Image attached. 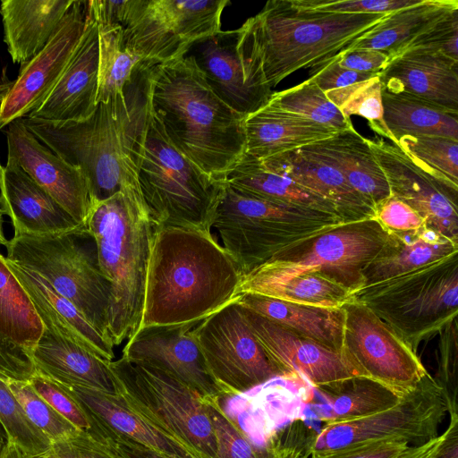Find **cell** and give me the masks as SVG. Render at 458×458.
I'll return each mask as SVG.
<instances>
[{
	"mask_svg": "<svg viewBox=\"0 0 458 458\" xmlns=\"http://www.w3.org/2000/svg\"><path fill=\"white\" fill-rule=\"evenodd\" d=\"M241 279L212 233L154 225L139 330L197 325L235 300Z\"/></svg>",
	"mask_w": 458,
	"mask_h": 458,
	"instance_id": "cell-1",
	"label": "cell"
},
{
	"mask_svg": "<svg viewBox=\"0 0 458 458\" xmlns=\"http://www.w3.org/2000/svg\"><path fill=\"white\" fill-rule=\"evenodd\" d=\"M145 93L172 144L224 181L245 153L244 115L209 88L191 55L145 69Z\"/></svg>",
	"mask_w": 458,
	"mask_h": 458,
	"instance_id": "cell-2",
	"label": "cell"
},
{
	"mask_svg": "<svg viewBox=\"0 0 458 458\" xmlns=\"http://www.w3.org/2000/svg\"><path fill=\"white\" fill-rule=\"evenodd\" d=\"M387 14L325 12L295 0H270L237 29L238 38L273 89L299 69H308L311 78L339 60Z\"/></svg>",
	"mask_w": 458,
	"mask_h": 458,
	"instance_id": "cell-3",
	"label": "cell"
},
{
	"mask_svg": "<svg viewBox=\"0 0 458 458\" xmlns=\"http://www.w3.org/2000/svg\"><path fill=\"white\" fill-rule=\"evenodd\" d=\"M131 140L140 190L154 225L211 233L225 180L207 174L172 144L149 105L144 80L135 99Z\"/></svg>",
	"mask_w": 458,
	"mask_h": 458,
	"instance_id": "cell-4",
	"label": "cell"
},
{
	"mask_svg": "<svg viewBox=\"0 0 458 458\" xmlns=\"http://www.w3.org/2000/svg\"><path fill=\"white\" fill-rule=\"evenodd\" d=\"M86 227L110 284L107 335L114 346L139 330L154 230L140 190H124L91 206Z\"/></svg>",
	"mask_w": 458,
	"mask_h": 458,
	"instance_id": "cell-5",
	"label": "cell"
},
{
	"mask_svg": "<svg viewBox=\"0 0 458 458\" xmlns=\"http://www.w3.org/2000/svg\"><path fill=\"white\" fill-rule=\"evenodd\" d=\"M136 93L137 78L124 97L98 103L94 113L80 122L20 119L38 140L82 172L91 206L122 191L140 190L131 153Z\"/></svg>",
	"mask_w": 458,
	"mask_h": 458,
	"instance_id": "cell-6",
	"label": "cell"
},
{
	"mask_svg": "<svg viewBox=\"0 0 458 458\" xmlns=\"http://www.w3.org/2000/svg\"><path fill=\"white\" fill-rule=\"evenodd\" d=\"M4 247L8 260L46 279L109 339L110 284L101 272L97 245L86 225L49 235L13 236Z\"/></svg>",
	"mask_w": 458,
	"mask_h": 458,
	"instance_id": "cell-7",
	"label": "cell"
},
{
	"mask_svg": "<svg viewBox=\"0 0 458 458\" xmlns=\"http://www.w3.org/2000/svg\"><path fill=\"white\" fill-rule=\"evenodd\" d=\"M109 367L115 392L130 409L200 458H218L202 396L165 372L123 356L110 361Z\"/></svg>",
	"mask_w": 458,
	"mask_h": 458,
	"instance_id": "cell-8",
	"label": "cell"
},
{
	"mask_svg": "<svg viewBox=\"0 0 458 458\" xmlns=\"http://www.w3.org/2000/svg\"><path fill=\"white\" fill-rule=\"evenodd\" d=\"M229 0L119 1L116 23L126 44L146 61L164 64L187 55L198 42L221 30Z\"/></svg>",
	"mask_w": 458,
	"mask_h": 458,
	"instance_id": "cell-9",
	"label": "cell"
},
{
	"mask_svg": "<svg viewBox=\"0 0 458 458\" xmlns=\"http://www.w3.org/2000/svg\"><path fill=\"white\" fill-rule=\"evenodd\" d=\"M192 332L220 398L238 395L281 376L235 300L198 323Z\"/></svg>",
	"mask_w": 458,
	"mask_h": 458,
	"instance_id": "cell-10",
	"label": "cell"
},
{
	"mask_svg": "<svg viewBox=\"0 0 458 458\" xmlns=\"http://www.w3.org/2000/svg\"><path fill=\"white\" fill-rule=\"evenodd\" d=\"M448 413L443 388L428 375L397 403L376 413L329 422L318 432L311 454L337 450L367 440L399 438L409 445H423L438 437Z\"/></svg>",
	"mask_w": 458,
	"mask_h": 458,
	"instance_id": "cell-11",
	"label": "cell"
},
{
	"mask_svg": "<svg viewBox=\"0 0 458 458\" xmlns=\"http://www.w3.org/2000/svg\"><path fill=\"white\" fill-rule=\"evenodd\" d=\"M325 213L242 191L224 181L212 228L242 276L275 256L282 225Z\"/></svg>",
	"mask_w": 458,
	"mask_h": 458,
	"instance_id": "cell-12",
	"label": "cell"
},
{
	"mask_svg": "<svg viewBox=\"0 0 458 458\" xmlns=\"http://www.w3.org/2000/svg\"><path fill=\"white\" fill-rule=\"evenodd\" d=\"M343 308L344 351L364 377L399 397L413 391L428 373L411 347L365 304Z\"/></svg>",
	"mask_w": 458,
	"mask_h": 458,
	"instance_id": "cell-13",
	"label": "cell"
},
{
	"mask_svg": "<svg viewBox=\"0 0 458 458\" xmlns=\"http://www.w3.org/2000/svg\"><path fill=\"white\" fill-rule=\"evenodd\" d=\"M383 246L381 237L362 229L327 233L320 235L302 255L293 259L275 256L243 275L236 297L242 293H256L264 288L312 273L325 276H327V272L329 276L336 273L340 280L341 276L347 279L351 276L358 278L361 276L360 268L374 261Z\"/></svg>",
	"mask_w": 458,
	"mask_h": 458,
	"instance_id": "cell-14",
	"label": "cell"
},
{
	"mask_svg": "<svg viewBox=\"0 0 458 458\" xmlns=\"http://www.w3.org/2000/svg\"><path fill=\"white\" fill-rule=\"evenodd\" d=\"M242 308L251 331L281 375L300 376L327 395L336 394L355 378H365L344 352L302 336Z\"/></svg>",
	"mask_w": 458,
	"mask_h": 458,
	"instance_id": "cell-15",
	"label": "cell"
},
{
	"mask_svg": "<svg viewBox=\"0 0 458 458\" xmlns=\"http://www.w3.org/2000/svg\"><path fill=\"white\" fill-rule=\"evenodd\" d=\"M87 1L74 0L56 32L31 60L21 65L0 103V130L27 117L45 101L67 66L84 30Z\"/></svg>",
	"mask_w": 458,
	"mask_h": 458,
	"instance_id": "cell-16",
	"label": "cell"
},
{
	"mask_svg": "<svg viewBox=\"0 0 458 458\" xmlns=\"http://www.w3.org/2000/svg\"><path fill=\"white\" fill-rule=\"evenodd\" d=\"M187 55L194 58L212 91L235 112L247 116L269 102L274 92L242 56L237 29L220 30L198 42Z\"/></svg>",
	"mask_w": 458,
	"mask_h": 458,
	"instance_id": "cell-17",
	"label": "cell"
},
{
	"mask_svg": "<svg viewBox=\"0 0 458 458\" xmlns=\"http://www.w3.org/2000/svg\"><path fill=\"white\" fill-rule=\"evenodd\" d=\"M8 158L55 199L81 225L91 208L88 182L82 172L38 140L21 122L4 131Z\"/></svg>",
	"mask_w": 458,
	"mask_h": 458,
	"instance_id": "cell-18",
	"label": "cell"
},
{
	"mask_svg": "<svg viewBox=\"0 0 458 458\" xmlns=\"http://www.w3.org/2000/svg\"><path fill=\"white\" fill-rule=\"evenodd\" d=\"M195 326L141 328L128 340L122 356L165 372L203 398L221 397L192 332Z\"/></svg>",
	"mask_w": 458,
	"mask_h": 458,
	"instance_id": "cell-19",
	"label": "cell"
},
{
	"mask_svg": "<svg viewBox=\"0 0 458 458\" xmlns=\"http://www.w3.org/2000/svg\"><path fill=\"white\" fill-rule=\"evenodd\" d=\"M98 26L87 7L84 30L67 66L45 101L27 117L52 122L89 118L98 106Z\"/></svg>",
	"mask_w": 458,
	"mask_h": 458,
	"instance_id": "cell-20",
	"label": "cell"
},
{
	"mask_svg": "<svg viewBox=\"0 0 458 458\" xmlns=\"http://www.w3.org/2000/svg\"><path fill=\"white\" fill-rule=\"evenodd\" d=\"M62 386L74 397L90 420L92 437L126 438L168 458H200L176 438L130 409L117 394L81 386Z\"/></svg>",
	"mask_w": 458,
	"mask_h": 458,
	"instance_id": "cell-21",
	"label": "cell"
},
{
	"mask_svg": "<svg viewBox=\"0 0 458 458\" xmlns=\"http://www.w3.org/2000/svg\"><path fill=\"white\" fill-rule=\"evenodd\" d=\"M458 61L440 53L408 49L379 73L382 89L405 93L458 112Z\"/></svg>",
	"mask_w": 458,
	"mask_h": 458,
	"instance_id": "cell-22",
	"label": "cell"
},
{
	"mask_svg": "<svg viewBox=\"0 0 458 458\" xmlns=\"http://www.w3.org/2000/svg\"><path fill=\"white\" fill-rule=\"evenodd\" d=\"M0 211L13 227V236L49 235L81 226L19 165L7 160L0 181Z\"/></svg>",
	"mask_w": 458,
	"mask_h": 458,
	"instance_id": "cell-23",
	"label": "cell"
},
{
	"mask_svg": "<svg viewBox=\"0 0 458 458\" xmlns=\"http://www.w3.org/2000/svg\"><path fill=\"white\" fill-rule=\"evenodd\" d=\"M6 261L28 293L45 329L106 361L114 360L112 342L95 328L69 300L34 271L7 259Z\"/></svg>",
	"mask_w": 458,
	"mask_h": 458,
	"instance_id": "cell-24",
	"label": "cell"
},
{
	"mask_svg": "<svg viewBox=\"0 0 458 458\" xmlns=\"http://www.w3.org/2000/svg\"><path fill=\"white\" fill-rule=\"evenodd\" d=\"M213 425L218 458H310L318 434L301 419L277 430L266 445H257L225 414L219 397L203 398Z\"/></svg>",
	"mask_w": 458,
	"mask_h": 458,
	"instance_id": "cell-25",
	"label": "cell"
},
{
	"mask_svg": "<svg viewBox=\"0 0 458 458\" xmlns=\"http://www.w3.org/2000/svg\"><path fill=\"white\" fill-rule=\"evenodd\" d=\"M245 153L257 158L299 149L332 137L338 131L270 102L244 120Z\"/></svg>",
	"mask_w": 458,
	"mask_h": 458,
	"instance_id": "cell-26",
	"label": "cell"
},
{
	"mask_svg": "<svg viewBox=\"0 0 458 458\" xmlns=\"http://www.w3.org/2000/svg\"><path fill=\"white\" fill-rule=\"evenodd\" d=\"M30 356L37 373L59 385L116 394L110 361L47 329Z\"/></svg>",
	"mask_w": 458,
	"mask_h": 458,
	"instance_id": "cell-27",
	"label": "cell"
},
{
	"mask_svg": "<svg viewBox=\"0 0 458 458\" xmlns=\"http://www.w3.org/2000/svg\"><path fill=\"white\" fill-rule=\"evenodd\" d=\"M301 148L336 168L352 189L375 208L392 196L385 174L367 139L353 126Z\"/></svg>",
	"mask_w": 458,
	"mask_h": 458,
	"instance_id": "cell-28",
	"label": "cell"
},
{
	"mask_svg": "<svg viewBox=\"0 0 458 458\" xmlns=\"http://www.w3.org/2000/svg\"><path fill=\"white\" fill-rule=\"evenodd\" d=\"M74 0H3L4 41L13 63L25 64L56 32Z\"/></svg>",
	"mask_w": 458,
	"mask_h": 458,
	"instance_id": "cell-29",
	"label": "cell"
},
{
	"mask_svg": "<svg viewBox=\"0 0 458 458\" xmlns=\"http://www.w3.org/2000/svg\"><path fill=\"white\" fill-rule=\"evenodd\" d=\"M259 159L267 169L329 201L338 213L375 214L373 205L336 168L303 148Z\"/></svg>",
	"mask_w": 458,
	"mask_h": 458,
	"instance_id": "cell-30",
	"label": "cell"
},
{
	"mask_svg": "<svg viewBox=\"0 0 458 458\" xmlns=\"http://www.w3.org/2000/svg\"><path fill=\"white\" fill-rule=\"evenodd\" d=\"M235 301L245 309L326 346L344 351V308L325 309L242 293Z\"/></svg>",
	"mask_w": 458,
	"mask_h": 458,
	"instance_id": "cell-31",
	"label": "cell"
},
{
	"mask_svg": "<svg viewBox=\"0 0 458 458\" xmlns=\"http://www.w3.org/2000/svg\"><path fill=\"white\" fill-rule=\"evenodd\" d=\"M456 9V0H420L418 4L388 13L352 50H377L392 59Z\"/></svg>",
	"mask_w": 458,
	"mask_h": 458,
	"instance_id": "cell-32",
	"label": "cell"
},
{
	"mask_svg": "<svg viewBox=\"0 0 458 458\" xmlns=\"http://www.w3.org/2000/svg\"><path fill=\"white\" fill-rule=\"evenodd\" d=\"M384 122L398 145L403 136L435 135L458 140V112L405 93L382 89Z\"/></svg>",
	"mask_w": 458,
	"mask_h": 458,
	"instance_id": "cell-33",
	"label": "cell"
},
{
	"mask_svg": "<svg viewBox=\"0 0 458 458\" xmlns=\"http://www.w3.org/2000/svg\"><path fill=\"white\" fill-rule=\"evenodd\" d=\"M225 181L242 191L261 198L330 215L338 213L329 201L267 169L259 158L247 154H243Z\"/></svg>",
	"mask_w": 458,
	"mask_h": 458,
	"instance_id": "cell-34",
	"label": "cell"
},
{
	"mask_svg": "<svg viewBox=\"0 0 458 458\" xmlns=\"http://www.w3.org/2000/svg\"><path fill=\"white\" fill-rule=\"evenodd\" d=\"M44 330L28 293L0 252V338L30 356Z\"/></svg>",
	"mask_w": 458,
	"mask_h": 458,
	"instance_id": "cell-35",
	"label": "cell"
},
{
	"mask_svg": "<svg viewBox=\"0 0 458 458\" xmlns=\"http://www.w3.org/2000/svg\"><path fill=\"white\" fill-rule=\"evenodd\" d=\"M97 23L99 39L97 102L100 103L124 97L127 87L148 61L126 44L119 24Z\"/></svg>",
	"mask_w": 458,
	"mask_h": 458,
	"instance_id": "cell-36",
	"label": "cell"
},
{
	"mask_svg": "<svg viewBox=\"0 0 458 458\" xmlns=\"http://www.w3.org/2000/svg\"><path fill=\"white\" fill-rule=\"evenodd\" d=\"M328 404L319 413L326 423L352 420L387 409L401 397L368 378L350 381L339 393L328 395Z\"/></svg>",
	"mask_w": 458,
	"mask_h": 458,
	"instance_id": "cell-37",
	"label": "cell"
},
{
	"mask_svg": "<svg viewBox=\"0 0 458 458\" xmlns=\"http://www.w3.org/2000/svg\"><path fill=\"white\" fill-rule=\"evenodd\" d=\"M253 294L325 309H339L352 301L351 288L317 273L292 278Z\"/></svg>",
	"mask_w": 458,
	"mask_h": 458,
	"instance_id": "cell-38",
	"label": "cell"
},
{
	"mask_svg": "<svg viewBox=\"0 0 458 458\" xmlns=\"http://www.w3.org/2000/svg\"><path fill=\"white\" fill-rule=\"evenodd\" d=\"M456 250L455 242L437 232H425L398 252L374 260L371 276L376 280L388 279L449 257Z\"/></svg>",
	"mask_w": 458,
	"mask_h": 458,
	"instance_id": "cell-39",
	"label": "cell"
},
{
	"mask_svg": "<svg viewBox=\"0 0 458 458\" xmlns=\"http://www.w3.org/2000/svg\"><path fill=\"white\" fill-rule=\"evenodd\" d=\"M397 146L422 170L458 189V140L435 135L403 136Z\"/></svg>",
	"mask_w": 458,
	"mask_h": 458,
	"instance_id": "cell-40",
	"label": "cell"
},
{
	"mask_svg": "<svg viewBox=\"0 0 458 458\" xmlns=\"http://www.w3.org/2000/svg\"><path fill=\"white\" fill-rule=\"evenodd\" d=\"M269 102L338 131L352 127L351 119L343 114L311 78L288 89L274 92Z\"/></svg>",
	"mask_w": 458,
	"mask_h": 458,
	"instance_id": "cell-41",
	"label": "cell"
},
{
	"mask_svg": "<svg viewBox=\"0 0 458 458\" xmlns=\"http://www.w3.org/2000/svg\"><path fill=\"white\" fill-rule=\"evenodd\" d=\"M325 93L345 117L351 119V115L355 114L365 118L377 135L395 144L383 118L382 83L378 75Z\"/></svg>",
	"mask_w": 458,
	"mask_h": 458,
	"instance_id": "cell-42",
	"label": "cell"
},
{
	"mask_svg": "<svg viewBox=\"0 0 458 458\" xmlns=\"http://www.w3.org/2000/svg\"><path fill=\"white\" fill-rule=\"evenodd\" d=\"M0 422L8 439L29 457L47 454L52 442L28 418L6 381L0 378Z\"/></svg>",
	"mask_w": 458,
	"mask_h": 458,
	"instance_id": "cell-43",
	"label": "cell"
},
{
	"mask_svg": "<svg viewBox=\"0 0 458 458\" xmlns=\"http://www.w3.org/2000/svg\"><path fill=\"white\" fill-rule=\"evenodd\" d=\"M7 384L30 421L52 443L66 439L79 430L45 401L29 381H8Z\"/></svg>",
	"mask_w": 458,
	"mask_h": 458,
	"instance_id": "cell-44",
	"label": "cell"
},
{
	"mask_svg": "<svg viewBox=\"0 0 458 458\" xmlns=\"http://www.w3.org/2000/svg\"><path fill=\"white\" fill-rule=\"evenodd\" d=\"M29 382L60 415L77 429L91 435L90 420L80 403L64 386L37 372Z\"/></svg>",
	"mask_w": 458,
	"mask_h": 458,
	"instance_id": "cell-45",
	"label": "cell"
},
{
	"mask_svg": "<svg viewBox=\"0 0 458 458\" xmlns=\"http://www.w3.org/2000/svg\"><path fill=\"white\" fill-rule=\"evenodd\" d=\"M458 303V276L441 278L405 303L406 311L415 316H432L444 310L456 309Z\"/></svg>",
	"mask_w": 458,
	"mask_h": 458,
	"instance_id": "cell-46",
	"label": "cell"
},
{
	"mask_svg": "<svg viewBox=\"0 0 458 458\" xmlns=\"http://www.w3.org/2000/svg\"><path fill=\"white\" fill-rule=\"evenodd\" d=\"M457 46L458 9L420 35L403 51L412 48L428 49L458 61Z\"/></svg>",
	"mask_w": 458,
	"mask_h": 458,
	"instance_id": "cell-47",
	"label": "cell"
},
{
	"mask_svg": "<svg viewBox=\"0 0 458 458\" xmlns=\"http://www.w3.org/2000/svg\"><path fill=\"white\" fill-rule=\"evenodd\" d=\"M420 0H295L306 8L344 13H390Z\"/></svg>",
	"mask_w": 458,
	"mask_h": 458,
	"instance_id": "cell-48",
	"label": "cell"
},
{
	"mask_svg": "<svg viewBox=\"0 0 458 458\" xmlns=\"http://www.w3.org/2000/svg\"><path fill=\"white\" fill-rule=\"evenodd\" d=\"M410 447L399 438L367 440L337 450L311 454L310 458H398Z\"/></svg>",
	"mask_w": 458,
	"mask_h": 458,
	"instance_id": "cell-49",
	"label": "cell"
},
{
	"mask_svg": "<svg viewBox=\"0 0 458 458\" xmlns=\"http://www.w3.org/2000/svg\"><path fill=\"white\" fill-rule=\"evenodd\" d=\"M50 452L59 458H121L106 444L81 430L52 443Z\"/></svg>",
	"mask_w": 458,
	"mask_h": 458,
	"instance_id": "cell-50",
	"label": "cell"
},
{
	"mask_svg": "<svg viewBox=\"0 0 458 458\" xmlns=\"http://www.w3.org/2000/svg\"><path fill=\"white\" fill-rule=\"evenodd\" d=\"M378 221L394 231H418L426 225V221L405 202L391 196L375 208Z\"/></svg>",
	"mask_w": 458,
	"mask_h": 458,
	"instance_id": "cell-51",
	"label": "cell"
},
{
	"mask_svg": "<svg viewBox=\"0 0 458 458\" xmlns=\"http://www.w3.org/2000/svg\"><path fill=\"white\" fill-rule=\"evenodd\" d=\"M35 374L30 357L0 338V378L6 382L30 381Z\"/></svg>",
	"mask_w": 458,
	"mask_h": 458,
	"instance_id": "cell-52",
	"label": "cell"
},
{
	"mask_svg": "<svg viewBox=\"0 0 458 458\" xmlns=\"http://www.w3.org/2000/svg\"><path fill=\"white\" fill-rule=\"evenodd\" d=\"M377 75L379 74L360 72L344 68L337 60L311 77V79L324 92H327L369 80Z\"/></svg>",
	"mask_w": 458,
	"mask_h": 458,
	"instance_id": "cell-53",
	"label": "cell"
},
{
	"mask_svg": "<svg viewBox=\"0 0 458 458\" xmlns=\"http://www.w3.org/2000/svg\"><path fill=\"white\" fill-rule=\"evenodd\" d=\"M389 56L384 52L372 49H353L338 60L344 68L379 74L389 63Z\"/></svg>",
	"mask_w": 458,
	"mask_h": 458,
	"instance_id": "cell-54",
	"label": "cell"
},
{
	"mask_svg": "<svg viewBox=\"0 0 458 458\" xmlns=\"http://www.w3.org/2000/svg\"><path fill=\"white\" fill-rule=\"evenodd\" d=\"M95 438L109 446L121 458H168L126 438L115 436H102Z\"/></svg>",
	"mask_w": 458,
	"mask_h": 458,
	"instance_id": "cell-55",
	"label": "cell"
},
{
	"mask_svg": "<svg viewBox=\"0 0 458 458\" xmlns=\"http://www.w3.org/2000/svg\"><path fill=\"white\" fill-rule=\"evenodd\" d=\"M450 421L434 458H458V414L450 412Z\"/></svg>",
	"mask_w": 458,
	"mask_h": 458,
	"instance_id": "cell-56",
	"label": "cell"
},
{
	"mask_svg": "<svg viewBox=\"0 0 458 458\" xmlns=\"http://www.w3.org/2000/svg\"><path fill=\"white\" fill-rule=\"evenodd\" d=\"M442 440L443 436L439 435L423 445H410L398 458H434Z\"/></svg>",
	"mask_w": 458,
	"mask_h": 458,
	"instance_id": "cell-57",
	"label": "cell"
},
{
	"mask_svg": "<svg viewBox=\"0 0 458 458\" xmlns=\"http://www.w3.org/2000/svg\"><path fill=\"white\" fill-rule=\"evenodd\" d=\"M0 458H29V456L17 445L8 440L0 453Z\"/></svg>",
	"mask_w": 458,
	"mask_h": 458,
	"instance_id": "cell-58",
	"label": "cell"
},
{
	"mask_svg": "<svg viewBox=\"0 0 458 458\" xmlns=\"http://www.w3.org/2000/svg\"><path fill=\"white\" fill-rule=\"evenodd\" d=\"M8 440H9L8 436H7L3 425L0 422V453L3 450V448L4 447V445L7 444Z\"/></svg>",
	"mask_w": 458,
	"mask_h": 458,
	"instance_id": "cell-59",
	"label": "cell"
},
{
	"mask_svg": "<svg viewBox=\"0 0 458 458\" xmlns=\"http://www.w3.org/2000/svg\"><path fill=\"white\" fill-rule=\"evenodd\" d=\"M3 214L0 211V246H4L5 242H7L3 229Z\"/></svg>",
	"mask_w": 458,
	"mask_h": 458,
	"instance_id": "cell-60",
	"label": "cell"
},
{
	"mask_svg": "<svg viewBox=\"0 0 458 458\" xmlns=\"http://www.w3.org/2000/svg\"><path fill=\"white\" fill-rule=\"evenodd\" d=\"M29 458H59V457H57V456L54 455V454L50 452V450H49V451H48L47 454H45L37 455V456H30V457H29Z\"/></svg>",
	"mask_w": 458,
	"mask_h": 458,
	"instance_id": "cell-61",
	"label": "cell"
},
{
	"mask_svg": "<svg viewBox=\"0 0 458 458\" xmlns=\"http://www.w3.org/2000/svg\"><path fill=\"white\" fill-rule=\"evenodd\" d=\"M3 168H4V166H2L0 164V181H1V177H2Z\"/></svg>",
	"mask_w": 458,
	"mask_h": 458,
	"instance_id": "cell-62",
	"label": "cell"
}]
</instances>
